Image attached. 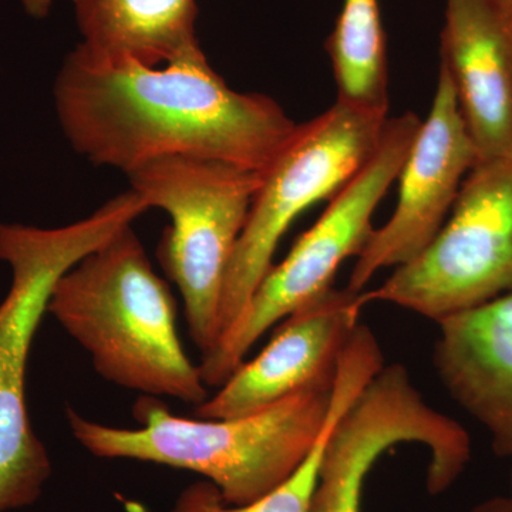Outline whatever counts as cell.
Listing matches in <instances>:
<instances>
[{"label":"cell","mask_w":512,"mask_h":512,"mask_svg":"<svg viewBox=\"0 0 512 512\" xmlns=\"http://www.w3.org/2000/svg\"><path fill=\"white\" fill-rule=\"evenodd\" d=\"M147 210L130 190L64 227L0 222V261L12 268V285L0 303V512L35 504L52 476L49 453L30 423L26 370L53 289L84 256Z\"/></svg>","instance_id":"277c9868"},{"label":"cell","mask_w":512,"mask_h":512,"mask_svg":"<svg viewBox=\"0 0 512 512\" xmlns=\"http://www.w3.org/2000/svg\"><path fill=\"white\" fill-rule=\"evenodd\" d=\"M437 325L433 362L444 389L484 427L494 453L512 460V291Z\"/></svg>","instance_id":"4fadbf2b"},{"label":"cell","mask_w":512,"mask_h":512,"mask_svg":"<svg viewBox=\"0 0 512 512\" xmlns=\"http://www.w3.org/2000/svg\"><path fill=\"white\" fill-rule=\"evenodd\" d=\"M362 292L330 288L275 326L259 355L195 407L198 419H231L295 394L332 387L340 357L360 325Z\"/></svg>","instance_id":"8fae6325"},{"label":"cell","mask_w":512,"mask_h":512,"mask_svg":"<svg viewBox=\"0 0 512 512\" xmlns=\"http://www.w3.org/2000/svg\"><path fill=\"white\" fill-rule=\"evenodd\" d=\"M128 175L148 208L170 217L157 248L165 276L180 289L192 342L207 355L221 336L222 293L262 173L211 158L171 156Z\"/></svg>","instance_id":"5b68a950"},{"label":"cell","mask_w":512,"mask_h":512,"mask_svg":"<svg viewBox=\"0 0 512 512\" xmlns=\"http://www.w3.org/2000/svg\"><path fill=\"white\" fill-rule=\"evenodd\" d=\"M400 444L429 453L427 473L453 474L471 451L467 430L433 409L399 363L383 369L340 416L326 441L309 512H362L366 478L380 457Z\"/></svg>","instance_id":"9c48e42d"},{"label":"cell","mask_w":512,"mask_h":512,"mask_svg":"<svg viewBox=\"0 0 512 512\" xmlns=\"http://www.w3.org/2000/svg\"><path fill=\"white\" fill-rule=\"evenodd\" d=\"M332 397L333 386L322 387L245 416L185 419L158 397L143 396L133 409L137 429L84 419L72 407L67 421L74 439L93 456L192 471L214 484L225 503L245 505L301 467L329 419Z\"/></svg>","instance_id":"3957f363"},{"label":"cell","mask_w":512,"mask_h":512,"mask_svg":"<svg viewBox=\"0 0 512 512\" xmlns=\"http://www.w3.org/2000/svg\"><path fill=\"white\" fill-rule=\"evenodd\" d=\"M47 312L110 383L194 407L208 399L178 336L177 301L131 225L59 279Z\"/></svg>","instance_id":"7a4b0ae2"},{"label":"cell","mask_w":512,"mask_h":512,"mask_svg":"<svg viewBox=\"0 0 512 512\" xmlns=\"http://www.w3.org/2000/svg\"><path fill=\"white\" fill-rule=\"evenodd\" d=\"M387 114L336 101L298 124L262 173L222 293L221 335L241 315L271 269L279 241L313 204L332 198L366 164L382 138ZM221 338V336H220Z\"/></svg>","instance_id":"52a82bcc"},{"label":"cell","mask_w":512,"mask_h":512,"mask_svg":"<svg viewBox=\"0 0 512 512\" xmlns=\"http://www.w3.org/2000/svg\"><path fill=\"white\" fill-rule=\"evenodd\" d=\"M440 53L478 161L512 156V0H446Z\"/></svg>","instance_id":"7c38bea8"},{"label":"cell","mask_w":512,"mask_h":512,"mask_svg":"<svg viewBox=\"0 0 512 512\" xmlns=\"http://www.w3.org/2000/svg\"><path fill=\"white\" fill-rule=\"evenodd\" d=\"M420 126L410 111L387 119L372 157L333 195L284 261L271 266L241 315L202 356L198 366L207 387H221L269 329L333 288L339 266L357 258L372 237L373 212L399 177Z\"/></svg>","instance_id":"8992f818"},{"label":"cell","mask_w":512,"mask_h":512,"mask_svg":"<svg viewBox=\"0 0 512 512\" xmlns=\"http://www.w3.org/2000/svg\"><path fill=\"white\" fill-rule=\"evenodd\" d=\"M468 512H512V497L508 494L488 498L474 505Z\"/></svg>","instance_id":"e0dca14e"},{"label":"cell","mask_w":512,"mask_h":512,"mask_svg":"<svg viewBox=\"0 0 512 512\" xmlns=\"http://www.w3.org/2000/svg\"><path fill=\"white\" fill-rule=\"evenodd\" d=\"M338 100L356 109L387 114L389 72L379 0H343L326 42Z\"/></svg>","instance_id":"2e32d148"},{"label":"cell","mask_w":512,"mask_h":512,"mask_svg":"<svg viewBox=\"0 0 512 512\" xmlns=\"http://www.w3.org/2000/svg\"><path fill=\"white\" fill-rule=\"evenodd\" d=\"M55 0H22L23 8L32 18L43 19L49 15Z\"/></svg>","instance_id":"ac0fdd59"},{"label":"cell","mask_w":512,"mask_h":512,"mask_svg":"<svg viewBox=\"0 0 512 512\" xmlns=\"http://www.w3.org/2000/svg\"><path fill=\"white\" fill-rule=\"evenodd\" d=\"M80 49L158 67L200 45L197 0H72Z\"/></svg>","instance_id":"5bb4252c"},{"label":"cell","mask_w":512,"mask_h":512,"mask_svg":"<svg viewBox=\"0 0 512 512\" xmlns=\"http://www.w3.org/2000/svg\"><path fill=\"white\" fill-rule=\"evenodd\" d=\"M510 485H511L510 495H511V497H512V473H511V481H510Z\"/></svg>","instance_id":"d6986e66"},{"label":"cell","mask_w":512,"mask_h":512,"mask_svg":"<svg viewBox=\"0 0 512 512\" xmlns=\"http://www.w3.org/2000/svg\"><path fill=\"white\" fill-rule=\"evenodd\" d=\"M512 291V156L478 161L439 235L362 301L440 322Z\"/></svg>","instance_id":"ba28073f"},{"label":"cell","mask_w":512,"mask_h":512,"mask_svg":"<svg viewBox=\"0 0 512 512\" xmlns=\"http://www.w3.org/2000/svg\"><path fill=\"white\" fill-rule=\"evenodd\" d=\"M478 163L476 146L458 106L453 82L440 66L433 106L407 154L399 201L390 220L373 231L356 258L346 288L365 291L380 269L409 264L446 224L464 178Z\"/></svg>","instance_id":"30bf717a"},{"label":"cell","mask_w":512,"mask_h":512,"mask_svg":"<svg viewBox=\"0 0 512 512\" xmlns=\"http://www.w3.org/2000/svg\"><path fill=\"white\" fill-rule=\"evenodd\" d=\"M53 94L73 150L126 174L171 156L264 173L298 126L271 97L231 89L200 45L158 67L76 46Z\"/></svg>","instance_id":"6da1fadb"},{"label":"cell","mask_w":512,"mask_h":512,"mask_svg":"<svg viewBox=\"0 0 512 512\" xmlns=\"http://www.w3.org/2000/svg\"><path fill=\"white\" fill-rule=\"evenodd\" d=\"M383 366L379 340L369 326L360 325L340 357L333 384L332 409L318 443L288 480L254 503L245 505L227 504L210 481H195L181 491L170 512H309L323 450L336 421Z\"/></svg>","instance_id":"9a60e30c"}]
</instances>
